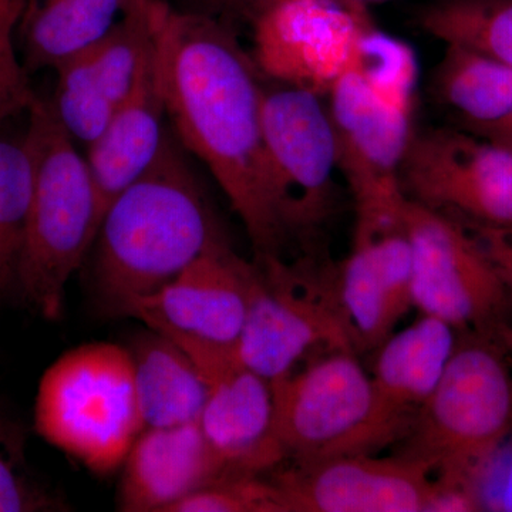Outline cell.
Masks as SVG:
<instances>
[{
	"label": "cell",
	"instance_id": "21",
	"mask_svg": "<svg viewBox=\"0 0 512 512\" xmlns=\"http://www.w3.org/2000/svg\"><path fill=\"white\" fill-rule=\"evenodd\" d=\"M136 2L26 0L18 25L26 72L69 62L106 36Z\"/></svg>",
	"mask_w": 512,
	"mask_h": 512
},
{
	"label": "cell",
	"instance_id": "26",
	"mask_svg": "<svg viewBox=\"0 0 512 512\" xmlns=\"http://www.w3.org/2000/svg\"><path fill=\"white\" fill-rule=\"evenodd\" d=\"M22 427L0 417V512L57 510L59 503L33 476Z\"/></svg>",
	"mask_w": 512,
	"mask_h": 512
},
{
	"label": "cell",
	"instance_id": "34",
	"mask_svg": "<svg viewBox=\"0 0 512 512\" xmlns=\"http://www.w3.org/2000/svg\"><path fill=\"white\" fill-rule=\"evenodd\" d=\"M26 0H0V8L9 10L15 15L22 16Z\"/></svg>",
	"mask_w": 512,
	"mask_h": 512
},
{
	"label": "cell",
	"instance_id": "33",
	"mask_svg": "<svg viewBox=\"0 0 512 512\" xmlns=\"http://www.w3.org/2000/svg\"><path fill=\"white\" fill-rule=\"evenodd\" d=\"M20 16L0 8V46L13 43V30L18 28Z\"/></svg>",
	"mask_w": 512,
	"mask_h": 512
},
{
	"label": "cell",
	"instance_id": "5",
	"mask_svg": "<svg viewBox=\"0 0 512 512\" xmlns=\"http://www.w3.org/2000/svg\"><path fill=\"white\" fill-rule=\"evenodd\" d=\"M35 430L94 474L120 470L144 431L130 350L93 342L57 357L37 386Z\"/></svg>",
	"mask_w": 512,
	"mask_h": 512
},
{
	"label": "cell",
	"instance_id": "18",
	"mask_svg": "<svg viewBox=\"0 0 512 512\" xmlns=\"http://www.w3.org/2000/svg\"><path fill=\"white\" fill-rule=\"evenodd\" d=\"M454 332L456 329L444 320L423 315L379 346L372 376L375 389L370 423L372 450L409 431L457 348Z\"/></svg>",
	"mask_w": 512,
	"mask_h": 512
},
{
	"label": "cell",
	"instance_id": "29",
	"mask_svg": "<svg viewBox=\"0 0 512 512\" xmlns=\"http://www.w3.org/2000/svg\"><path fill=\"white\" fill-rule=\"evenodd\" d=\"M473 235L498 274L512 289V228L483 227V225H463Z\"/></svg>",
	"mask_w": 512,
	"mask_h": 512
},
{
	"label": "cell",
	"instance_id": "16",
	"mask_svg": "<svg viewBox=\"0 0 512 512\" xmlns=\"http://www.w3.org/2000/svg\"><path fill=\"white\" fill-rule=\"evenodd\" d=\"M430 468L412 457L369 453L295 463L275 477L286 512H429Z\"/></svg>",
	"mask_w": 512,
	"mask_h": 512
},
{
	"label": "cell",
	"instance_id": "30",
	"mask_svg": "<svg viewBox=\"0 0 512 512\" xmlns=\"http://www.w3.org/2000/svg\"><path fill=\"white\" fill-rule=\"evenodd\" d=\"M192 12L204 13L235 25L237 22H251L262 0H190Z\"/></svg>",
	"mask_w": 512,
	"mask_h": 512
},
{
	"label": "cell",
	"instance_id": "9",
	"mask_svg": "<svg viewBox=\"0 0 512 512\" xmlns=\"http://www.w3.org/2000/svg\"><path fill=\"white\" fill-rule=\"evenodd\" d=\"M249 26L265 79L325 97L375 23L349 0H262Z\"/></svg>",
	"mask_w": 512,
	"mask_h": 512
},
{
	"label": "cell",
	"instance_id": "19",
	"mask_svg": "<svg viewBox=\"0 0 512 512\" xmlns=\"http://www.w3.org/2000/svg\"><path fill=\"white\" fill-rule=\"evenodd\" d=\"M119 510L171 512L185 498L234 473L215 453L200 423L146 429L121 466Z\"/></svg>",
	"mask_w": 512,
	"mask_h": 512
},
{
	"label": "cell",
	"instance_id": "6",
	"mask_svg": "<svg viewBox=\"0 0 512 512\" xmlns=\"http://www.w3.org/2000/svg\"><path fill=\"white\" fill-rule=\"evenodd\" d=\"M409 431L410 450L403 456L480 495L512 433L510 363L488 343L457 346Z\"/></svg>",
	"mask_w": 512,
	"mask_h": 512
},
{
	"label": "cell",
	"instance_id": "20",
	"mask_svg": "<svg viewBox=\"0 0 512 512\" xmlns=\"http://www.w3.org/2000/svg\"><path fill=\"white\" fill-rule=\"evenodd\" d=\"M170 133L156 50V32L137 82L103 133L86 148L100 222L114 198L157 160Z\"/></svg>",
	"mask_w": 512,
	"mask_h": 512
},
{
	"label": "cell",
	"instance_id": "25",
	"mask_svg": "<svg viewBox=\"0 0 512 512\" xmlns=\"http://www.w3.org/2000/svg\"><path fill=\"white\" fill-rule=\"evenodd\" d=\"M33 185L35 168L25 136L0 138V291L16 281Z\"/></svg>",
	"mask_w": 512,
	"mask_h": 512
},
{
	"label": "cell",
	"instance_id": "35",
	"mask_svg": "<svg viewBox=\"0 0 512 512\" xmlns=\"http://www.w3.org/2000/svg\"><path fill=\"white\" fill-rule=\"evenodd\" d=\"M349 2L356 3V5L369 9V6L379 5V3L393 2V0H349Z\"/></svg>",
	"mask_w": 512,
	"mask_h": 512
},
{
	"label": "cell",
	"instance_id": "11",
	"mask_svg": "<svg viewBox=\"0 0 512 512\" xmlns=\"http://www.w3.org/2000/svg\"><path fill=\"white\" fill-rule=\"evenodd\" d=\"M413 251V306L451 328H485L503 311L507 285L466 227L404 202Z\"/></svg>",
	"mask_w": 512,
	"mask_h": 512
},
{
	"label": "cell",
	"instance_id": "1",
	"mask_svg": "<svg viewBox=\"0 0 512 512\" xmlns=\"http://www.w3.org/2000/svg\"><path fill=\"white\" fill-rule=\"evenodd\" d=\"M168 123L207 165L247 229L256 261L286 248L266 180L265 77L232 23L151 0Z\"/></svg>",
	"mask_w": 512,
	"mask_h": 512
},
{
	"label": "cell",
	"instance_id": "10",
	"mask_svg": "<svg viewBox=\"0 0 512 512\" xmlns=\"http://www.w3.org/2000/svg\"><path fill=\"white\" fill-rule=\"evenodd\" d=\"M271 384L276 431L286 457L308 463L370 454L375 389L352 350H333Z\"/></svg>",
	"mask_w": 512,
	"mask_h": 512
},
{
	"label": "cell",
	"instance_id": "3",
	"mask_svg": "<svg viewBox=\"0 0 512 512\" xmlns=\"http://www.w3.org/2000/svg\"><path fill=\"white\" fill-rule=\"evenodd\" d=\"M26 113L23 136L35 185L15 284L43 318L55 320L70 278L89 258L100 228L99 202L87 158L57 119L52 101L36 96Z\"/></svg>",
	"mask_w": 512,
	"mask_h": 512
},
{
	"label": "cell",
	"instance_id": "4",
	"mask_svg": "<svg viewBox=\"0 0 512 512\" xmlns=\"http://www.w3.org/2000/svg\"><path fill=\"white\" fill-rule=\"evenodd\" d=\"M417 82L412 47L375 26L326 94L340 174L355 205L402 197L400 167L417 130Z\"/></svg>",
	"mask_w": 512,
	"mask_h": 512
},
{
	"label": "cell",
	"instance_id": "32",
	"mask_svg": "<svg viewBox=\"0 0 512 512\" xmlns=\"http://www.w3.org/2000/svg\"><path fill=\"white\" fill-rule=\"evenodd\" d=\"M476 134H478V136L490 138V140H493L495 143L500 144V146L507 148V150H510L512 153V117L503 121V123H498L493 127L485 128V130Z\"/></svg>",
	"mask_w": 512,
	"mask_h": 512
},
{
	"label": "cell",
	"instance_id": "2",
	"mask_svg": "<svg viewBox=\"0 0 512 512\" xmlns=\"http://www.w3.org/2000/svg\"><path fill=\"white\" fill-rule=\"evenodd\" d=\"M187 150L170 133L153 165L121 191L94 238L92 281L104 308L123 315L224 241Z\"/></svg>",
	"mask_w": 512,
	"mask_h": 512
},
{
	"label": "cell",
	"instance_id": "13",
	"mask_svg": "<svg viewBox=\"0 0 512 512\" xmlns=\"http://www.w3.org/2000/svg\"><path fill=\"white\" fill-rule=\"evenodd\" d=\"M256 265L247 318L232 349L242 365L272 383L291 375L316 346L352 350V335L339 308L299 292L284 261Z\"/></svg>",
	"mask_w": 512,
	"mask_h": 512
},
{
	"label": "cell",
	"instance_id": "12",
	"mask_svg": "<svg viewBox=\"0 0 512 512\" xmlns=\"http://www.w3.org/2000/svg\"><path fill=\"white\" fill-rule=\"evenodd\" d=\"M406 197L355 205L352 249L339 275V309L353 345L379 348L413 306Z\"/></svg>",
	"mask_w": 512,
	"mask_h": 512
},
{
	"label": "cell",
	"instance_id": "22",
	"mask_svg": "<svg viewBox=\"0 0 512 512\" xmlns=\"http://www.w3.org/2000/svg\"><path fill=\"white\" fill-rule=\"evenodd\" d=\"M150 330L128 349L144 430L200 423L208 396L204 377L181 346Z\"/></svg>",
	"mask_w": 512,
	"mask_h": 512
},
{
	"label": "cell",
	"instance_id": "36",
	"mask_svg": "<svg viewBox=\"0 0 512 512\" xmlns=\"http://www.w3.org/2000/svg\"><path fill=\"white\" fill-rule=\"evenodd\" d=\"M504 336H505V339H507L508 346H510L511 357H512V330H510V332H508V333H505Z\"/></svg>",
	"mask_w": 512,
	"mask_h": 512
},
{
	"label": "cell",
	"instance_id": "8",
	"mask_svg": "<svg viewBox=\"0 0 512 512\" xmlns=\"http://www.w3.org/2000/svg\"><path fill=\"white\" fill-rule=\"evenodd\" d=\"M399 185L407 200L458 224L512 228V153L464 128H417Z\"/></svg>",
	"mask_w": 512,
	"mask_h": 512
},
{
	"label": "cell",
	"instance_id": "27",
	"mask_svg": "<svg viewBox=\"0 0 512 512\" xmlns=\"http://www.w3.org/2000/svg\"><path fill=\"white\" fill-rule=\"evenodd\" d=\"M171 512H286L274 481L256 474H228L178 503Z\"/></svg>",
	"mask_w": 512,
	"mask_h": 512
},
{
	"label": "cell",
	"instance_id": "28",
	"mask_svg": "<svg viewBox=\"0 0 512 512\" xmlns=\"http://www.w3.org/2000/svg\"><path fill=\"white\" fill-rule=\"evenodd\" d=\"M35 97L28 72L19 62L13 43L0 46V124L15 114L28 111Z\"/></svg>",
	"mask_w": 512,
	"mask_h": 512
},
{
	"label": "cell",
	"instance_id": "15",
	"mask_svg": "<svg viewBox=\"0 0 512 512\" xmlns=\"http://www.w3.org/2000/svg\"><path fill=\"white\" fill-rule=\"evenodd\" d=\"M170 339L188 353L207 383L200 426L222 461L234 473L256 476L284 461L271 382L242 365L232 348Z\"/></svg>",
	"mask_w": 512,
	"mask_h": 512
},
{
	"label": "cell",
	"instance_id": "24",
	"mask_svg": "<svg viewBox=\"0 0 512 512\" xmlns=\"http://www.w3.org/2000/svg\"><path fill=\"white\" fill-rule=\"evenodd\" d=\"M417 25L444 45L471 47L512 66V0H431Z\"/></svg>",
	"mask_w": 512,
	"mask_h": 512
},
{
	"label": "cell",
	"instance_id": "23",
	"mask_svg": "<svg viewBox=\"0 0 512 512\" xmlns=\"http://www.w3.org/2000/svg\"><path fill=\"white\" fill-rule=\"evenodd\" d=\"M431 99L457 127L480 133L512 117V66L460 45H446L431 72Z\"/></svg>",
	"mask_w": 512,
	"mask_h": 512
},
{
	"label": "cell",
	"instance_id": "31",
	"mask_svg": "<svg viewBox=\"0 0 512 512\" xmlns=\"http://www.w3.org/2000/svg\"><path fill=\"white\" fill-rule=\"evenodd\" d=\"M483 510L512 512V457L498 478V484H490L481 490Z\"/></svg>",
	"mask_w": 512,
	"mask_h": 512
},
{
	"label": "cell",
	"instance_id": "7",
	"mask_svg": "<svg viewBox=\"0 0 512 512\" xmlns=\"http://www.w3.org/2000/svg\"><path fill=\"white\" fill-rule=\"evenodd\" d=\"M266 180L286 247L309 244L336 207L338 147L325 97L265 79Z\"/></svg>",
	"mask_w": 512,
	"mask_h": 512
},
{
	"label": "cell",
	"instance_id": "17",
	"mask_svg": "<svg viewBox=\"0 0 512 512\" xmlns=\"http://www.w3.org/2000/svg\"><path fill=\"white\" fill-rule=\"evenodd\" d=\"M154 39L151 0H137L106 36L57 67V119L79 146H92L133 90Z\"/></svg>",
	"mask_w": 512,
	"mask_h": 512
},
{
	"label": "cell",
	"instance_id": "14",
	"mask_svg": "<svg viewBox=\"0 0 512 512\" xmlns=\"http://www.w3.org/2000/svg\"><path fill=\"white\" fill-rule=\"evenodd\" d=\"M256 274L258 265L244 261L224 239L163 288L131 303L124 316L168 338L234 349Z\"/></svg>",
	"mask_w": 512,
	"mask_h": 512
}]
</instances>
